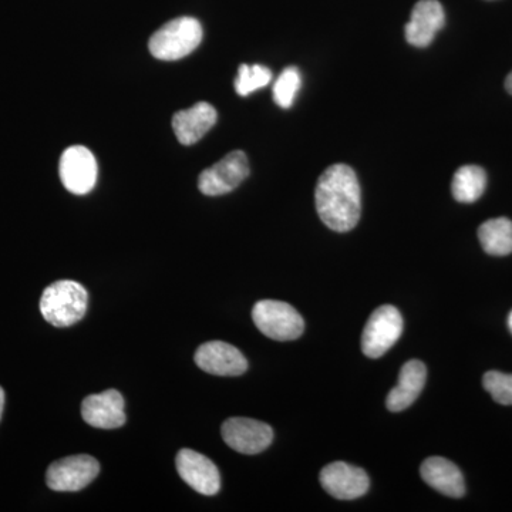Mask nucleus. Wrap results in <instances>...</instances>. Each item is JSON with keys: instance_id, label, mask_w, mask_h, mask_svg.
I'll return each mask as SVG.
<instances>
[{"instance_id": "16", "label": "nucleus", "mask_w": 512, "mask_h": 512, "mask_svg": "<svg viewBox=\"0 0 512 512\" xmlns=\"http://www.w3.org/2000/svg\"><path fill=\"white\" fill-rule=\"evenodd\" d=\"M420 476L434 490L451 498L466 494V481L456 464L443 457H430L420 467Z\"/></svg>"}, {"instance_id": "15", "label": "nucleus", "mask_w": 512, "mask_h": 512, "mask_svg": "<svg viewBox=\"0 0 512 512\" xmlns=\"http://www.w3.org/2000/svg\"><path fill=\"white\" fill-rule=\"evenodd\" d=\"M217 123V110L208 103H197L190 109L178 111L173 117V128L184 146L198 143Z\"/></svg>"}, {"instance_id": "22", "label": "nucleus", "mask_w": 512, "mask_h": 512, "mask_svg": "<svg viewBox=\"0 0 512 512\" xmlns=\"http://www.w3.org/2000/svg\"><path fill=\"white\" fill-rule=\"evenodd\" d=\"M483 384L495 402L503 406H512V375L491 370L485 373Z\"/></svg>"}, {"instance_id": "13", "label": "nucleus", "mask_w": 512, "mask_h": 512, "mask_svg": "<svg viewBox=\"0 0 512 512\" xmlns=\"http://www.w3.org/2000/svg\"><path fill=\"white\" fill-rule=\"evenodd\" d=\"M82 416L87 424L96 429H119L126 423L123 396L117 390L92 394L84 399Z\"/></svg>"}, {"instance_id": "21", "label": "nucleus", "mask_w": 512, "mask_h": 512, "mask_svg": "<svg viewBox=\"0 0 512 512\" xmlns=\"http://www.w3.org/2000/svg\"><path fill=\"white\" fill-rule=\"evenodd\" d=\"M302 77L296 67H288L274 84V100L282 109H289L301 89Z\"/></svg>"}, {"instance_id": "25", "label": "nucleus", "mask_w": 512, "mask_h": 512, "mask_svg": "<svg viewBox=\"0 0 512 512\" xmlns=\"http://www.w3.org/2000/svg\"><path fill=\"white\" fill-rule=\"evenodd\" d=\"M508 328H510L512 333V312L510 313V316H508Z\"/></svg>"}, {"instance_id": "18", "label": "nucleus", "mask_w": 512, "mask_h": 512, "mask_svg": "<svg viewBox=\"0 0 512 512\" xmlns=\"http://www.w3.org/2000/svg\"><path fill=\"white\" fill-rule=\"evenodd\" d=\"M478 239L488 255H510L512 254V222L508 218L485 221L478 228Z\"/></svg>"}, {"instance_id": "6", "label": "nucleus", "mask_w": 512, "mask_h": 512, "mask_svg": "<svg viewBox=\"0 0 512 512\" xmlns=\"http://www.w3.org/2000/svg\"><path fill=\"white\" fill-rule=\"evenodd\" d=\"M249 163L247 154L241 150L232 151L222 160L202 171L198 178V188L208 197L228 194L247 180Z\"/></svg>"}, {"instance_id": "9", "label": "nucleus", "mask_w": 512, "mask_h": 512, "mask_svg": "<svg viewBox=\"0 0 512 512\" xmlns=\"http://www.w3.org/2000/svg\"><path fill=\"white\" fill-rule=\"evenodd\" d=\"M59 171L64 188L76 195L89 194L97 183L99 173L92 151L83 146L64 150Z\"/></svg>"}, {"instance_id": "19", "label": "nucleus", "mask_w": 512, "mask_h": 512, "mask_svg": "<svg viewBox=\"0 0 512 512\" xmlns=\"http://www.w3.org/2000/svg\"><path fill=\"white\" fill-rule=\"evenodd\" d=\"M487 187V174L478 165H464L454 174L451 191L453 197L463 204H471L480 200Z\"/></svg>"}, {"instance_id": "11", "label": "nucleus", "mask_w": 512, "mask_h": 512, "mask_svg": "<svg viewBox=\"0 0 512 512\" xmlns=\"http://www.w3.org/2000/svg\"><path fill=\"white\" fill-rule=\"evenodd\" d=\"M177 470L185 483L202 495H215L221 488L220 471L210 458L190 448L177 454Z\"/></svg>"}, {"instance_id": "2", "label": "nucleus", "mask_w": 512, "mask_h": 512, "mask_svg": "<svg viewBox=\"0 0 512 512\" xmlns=\"http://www.w3.org/2000/svg\"><path fill=\"white\" fill-rule=\"evenodd\" d=\"M89 295L79 282L57 281L47 286L40 298V312L43 318L56 326L67 328L79 322L86 315Z\"/></svg>"}, {"instance_id": "10", "label": "nucleus", "mask_w": 512, "mask_h": 512, "mask_svg": "<svg viewBox=\"0 0 512 512\" xmlns=\"http://www.w3.org/2000/svg\"><path fill=\"white\" fill-rule=\"evenodd\" d=\"M320 484L326 493L338 500H356L369 491L370 480L362 468L335 461L320 471Z\"/></svg>"}, {"instance_id": "7", "label": "nucleus", "mask_w": 512, "mask_h": 512, "mask_svg": "<svg viewBox=\"0 0 512 512\" xmlns=\"http://www.w3.org/2000/svg\"><path fill=\"white\" fill-rule=\"evenodd\" d=\"M100 464L92 456H72L57 460L49 467L46 483L50 490L74 493L83 490L99 476Z\"/></svg>"}, {"instance_id": "24", "label": "nucleus", "mask_w": 512, "mask_h": 512, "mask_svg": "<svg viewBox=\"0 0 512 512\" xmlns=\"http://www.w3.org/2000/svg\"><path fill=\"white\" fill-rule=\"evenodd\" d=\"M505 89L507 92L512 94V72L508 74L507 80H505Z\"/></svg>"}, {"instance_id": "14", "label": "nucleus", "mask_w": 512, "mask_h": 512, "mask_svg": "<svg viewBox=\"0 0 512 512\" xmlns=\"http://www.w3.org/2000/svg\"><path fill=\"white\" fill-rule=\"evenodd\" d=\"M446 22L439 0H420L413 8L412 19L406 25V40L414 47H427Z\"/></svg>"}, {"instance_id": "8", "label": "nucleus", "mask_w": 512, "mask_h": 512, "mask_svg": "<svg viewBox=\"0 0 512 512\" xmlns=\"http://www.w3.org/2000/svg\"><path fill=\"white\" fill-rule=\"evenodd\" d=\"M221 431L225 443L242 454L262 453L274 440V430L269 424L247 417L228 419Z\"/></svg>"}, {"instance_id": "1", "label": "nucleus", "mask_w": 512, "mask_h": 512, "mask_svg": "<svg viewBox=\"0 0 512 512\" xmlns=\"http://www.w3.org/2000/svg\"><path fill=\"white\" fill-rule=\"evenodd\" d=\"M315 201L326 227L335 232L352 231L362 214V191L355 171L346 164L330 165L320 175Z\"/></svg>"}, {"instance_id": "23", "label": "nucleus", "mask_w": 512, "mask_h": 512, "mask_svg": "<svg viewBox=\"0 0 512 512\" xmlns=\"http://www.w3.org/2000/svg\"><path fill=\"white\" fill-rule=\"evenodd\" d=\"M3 407H5V392L0 387V419H2Z\"/></svg>"}, {"instance_id": "3", "label": "nucleus", "mask_w": 512, "mask_h": 512, "mask_svg": "<svg viewBox=\"0 0 512 512\" xmlns=\"http://www.w3.org/2000/svg\"><path fill=\"white\" fill-rule=\"evenodd\" d=\"M201 40V23L197 19L184 16L171 20L165 23L163 28L158 29L151 36L148 47L156 59L173 62L191 55L200 46Z\"/></svg>"}, {"instance_id": "12", "label": "nucleus", "mask_w": 512, "mask_h": 512, "mask_svg": "<svg viewBox=\"0 0 512 512\" xmlns=\"http://www.w3.org/2000/svg\"><path fill=\"white\" fill-rule=\"evenodd\" d=\"M195 363L204 372L215 376H241L248 370L245 356L225 342H208L195 352Z\"/></svg>"}, {"instance_id": "4", "label": "nucleus", "mask_w": 512, "mask_h": 512, "mask_svg": "<svg viewBox=\"0 0 512 512\" xmlns=\"http://www.w3.org/2000/svg\"><path fill=\"white\" fill-rule=\"evenodd\" d=\"M252 319L266 338L279 342L301 338L305 330V320L286 302L259 301L252 309Z\"/></svg>"}, {"instance_id": "5", "label": "nucleus", "mask_w": 512, "mask_h": 512, "mask_svg": "<svg viewBox=\"0 0 512 512\" xmlns=\"http://www.w3.org/2000/svg\"><path fill=\"white\" fill-rule=\"evenodd\" d=\"M403 332V318L392 305L377 308L367 320L362 335V352L370 359H379L393 348Z\"/></svg>"}, {"instance_id": "17", "label": "nucleus", "mask_w": 512, "mask_h": 512, "mask_svg": "<svg viewBox=\"0 0 512 512\" xmlns=\"http://www.w3.org/2000/svg\"><path fill=\"white\" fill-rule=\"evenodd\" d=\"M427 380L426 365L420 360H410L400 370L399 383L390 390L386 406L390 412H403L420 396Z\"/></svg>"}, {"instance_id": "20", "label": "nucleus", "mask_w": 512, "mask_h": 512, "mask_svg": "<svg viewBox=\"0 0 512 512\" xmlns=\"http://www.w3.org/2000/svg\"><path fill=\"white\" fill-rule=\"evenodd\" d=\"M272 80V72L268 67L262 64H242L238 69L237 80H235V90L239 96H249L268 86Z\"/></svg>"}]
</instances>
